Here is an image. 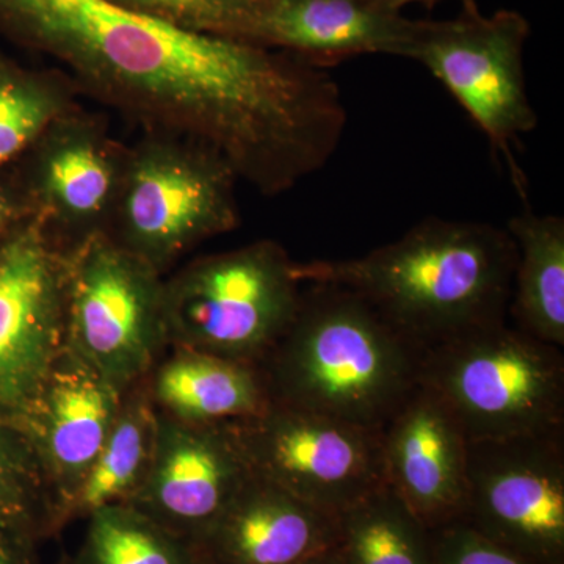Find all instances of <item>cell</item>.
<instances>
[{
  "mask_svg": "<svg viewBox=\"0 0 564 564\" xmlns=\"http://www.w3.org/2000/svg\"><path fill=\"white\" fill-rule=\"evenodd\" d=\"M0 33L50 55L77 91L143 135L214 152L265 196L322 170L347 126L325 69L288 52L181 31L111 0H0Z\"/></svg>",
  "mask_w": 564,
  "mask_h": 564,
  "instance_id": "cell-1",
  "label": "cell"
},
{
  "mask_svg": "<svg viewBox=\"0 0 564 564\" xmlns=\"http://www.w3.org/2000/svg\"><path fill=\"white\" fill-rule=\"evenodd\" d=\"M516 258L507 229L429 217L361 258L296 262V276L358 293L425 351L507 322Z\"/></svg>",
  "mask_w": 564,
  "mask_h": 564,
  "instance_id": "cell-2",
  "label": "cell"
},
{
  "mask_svg": "<svg viewBox=\"0 0 564 564\" xmlns=\"http://www.w3.org/2000/svg\"><path fill=\"white\" fill-rule=\"evenodd\" d=\"M422 356L358 293L304 284L295 318L258 367L272 403L380 433L417 388Z\"/></svg>",
  "mask_w": 564,
  "mask_h": 564,
  "instance_id": "cell-3",
  "label": "cell"
},
{
  "mask_svg": "<svg viewBox=\"0 0 564 564\" xmlns=\"http://www.w3.org/2000/svg\"><path fill=\"white\" fill-rule=\"evenodd\" d=\"M419 384L448 408L469 443L564 432L563 348L508 322L423 351Z\"/></svg>",
  "mask_w": 564,
  "mask_h": 564,
  "instance_id": "cell-4",
  "label": "cell"
},
{
  "mask_svg": "<svg viewBox=\"0 0 564 564\" xmlns=\"http://www.w3.org/2000/svg\"><path fill=\"white\" fill-rule=\"evenodd\" d=\"M303 289L274 240L193 259L165 276L170 347L259 366L295 318Z\"/></svg>",
  "mask_w": 564,
  "mask_h": 564,
  "instance_id": "cell-5",
  "label": "cell"
},
{
  "mask_svg": "<svg viewBox=\"0 0 564 564\" xmlns=\"http://www.w3.org/2000/svg\"><path fill=\"white\" fill-rule=\"evenodd\" d=\"M237 182L214 152L143 135L129 148L107 234L166 276L196 247L239 226Z\"/></svg>",
  "mask_w": 564,
  "mask_h": 564,
  "instance_id": "cell-6",
  "label": "cell"
},
{
  "mask_svg": "<svg viewBox=\"0 0 564 564\" xmlns=\"http://www.w3.org/2000/svg\"><path fill=\"white\" fill-rule=\"evenodd\" d=\"M65 254L66 347L126 392L170 348L165 274L107 232Z\"/></svg>",
  "mask_w": 564,
  "mask_h": 564,
  "instance_id": "cell-7",
  "label": "cell"
},
{
  "mask_svg": "<svg viewBox=\"0 0 564 564\" xmlns=\"http://www.w3.org/2000/svg\"><path fill=\"white\" fill-rule=\"evenodd\" d=\"M529 35V21L518 11L488 17L475 0H463L454 20L419 21L406 57L425 66L488 137L496 159L507 161L522 198L527 181L514 147L538 124L524 70Z\"/></svg>",
  "mask_w": 564,
  "mask_h": 564,
  "instance_id": "cell-8",
  "label": "cell"
},
{
  "mask_svg": "<svg viewBox=\"0 0 564 564\" xmlns=\"http://www.w3.org/2000/svg\"><path fill=\"white\" fill-rule=\"evenodd\" d=\"M251 474L339 516L384 486L380 433L272 403L234 422Z\"/></svg>",
  "mask_w": 564,
  "mask_h": 564,
  "instance_id": "cell-9",
  "label": "cell"
},
{
  "mask_svg": "<svg viewBox=\"0 0 564 564\" xmlns=\"http://www.w3.org/2000/svg\"><path fill=\"white\" fill-rule=\"evenodd\" d=\"M463 522L533 564H564V432L469 443Z\"/></svg>",
  "mask_w": 564,
  "mask_h": 564,
  "instance_id": "cell-10",
  "label": "cell"
},
{
  "mask_svg": "<svg viewBox=\"0 0 564 564\" xmlns=\"http://www.w3.org/2000/svg\"><path fill=\"white\" fill-rule=\"evenodd\" d=\"M66 254L39 221L0 248V422L25 430L66 347Z\"/></svg>",
  "mask_w": 564,
  "mask_h": 564,
  "instance_id": "cell-11",
  "label": "cell"
},
{
  "mask_svg": "<svg viewBox=\"0 0 564 564\" xmlns=\"http://www.w3.org/2000/svg\"><path fill=\"white\" fill-rule=\"evenodd\" d=\"M129 148L80 107L52 122L18 173L36 221L63 252L107 232Z\"/></svg>",
  "mask_w": 564,
  "mask_h": 564,
  "instance_id": "cell-12",
  "label": "cell"
},
{
  "mask_svg": "<svg viewBox=\"0 0 564 564\" xmlns=\"http://www.w3.org/2000/svg\"><path fill=\"white\" fill-rule=\"evenodd\" d=\"M250 477L232 423H187L158 413L150 469L128 505L196 544Z\"/></svg>",
  "mask_w": 564,
  "mask_h": 564,
  "instance_id": "cell-13",
  "label": "cell"
},
{
  "mask_svg": "<svg viewBox=\"0 0 564 564\" xmlns=\"http://www.w3.org/2000/svg\"><path fill=\"white\" fill-rule=\"evenodd\" d=\"M384 485L426 529L463 521L469 440L440 399L419 384L380 430Z\"/></svg>",
  "mask_w": 564,
  "mask_h": 564,
  "instance_id": "cell-14",
  "label": "cell"
},
{
  "mask_svg": "<svg viewBox=\"0 0 564 564\" xmlns=\"http://www.w3.org/2000/svg\"><path fill=\"white\" fill-rule=\"evenodd\" d=\"M122 397L121 389L68 347L47 375L24 432L50 486L58 532L109 436Z\"/></svg>",
  "mask_w": 564,
  "mask_h": 564,
  "instance_id": "cell-15",
  "label": "cell"
},
{
  "mask_svg": "<svg viewBox=\"0 0 564 564\" xmlns=\"http://www.w3.org/2000/svg\"><path fill=\"white\" fill-rule=\"evenodd\" d=\"M417 24L375 0H262L251 44L325 69L364 54L406 58Z\"/></svg>",
  "mask_w": 564,
  "mask_h": 564,
  "instance_id": "cell-16",
  "label": "cell"
},
{
  "mask_svg": "<svg viewBox=\"0 0 564 564\" xmlns=\"http://www.w3.org/2000/svg\"><path fill=\"white\" fill-rule=\"evenodd\" d=\"M339 516L251 477L196 543L207 564H299L336 547Z\"/></svg>",
  "mask_w": 564,
  "mask_h": 564,
  "instance_id": "cell-17",
  "label": "cell"
},
{
  "mask_svg": "<svg viewBox=\"0 0 564 564\" xmlns=\"http://www.w3.org/2000/svg\"><path fill=\"white\" fill-rule=\"evenodd\" d=\"M155 411L187 423H234L272 404L258 366L170 347L143 380Z\"/></svg>",
  "mask_w": 564,
  "mask_h": 564,
  "instance_id": "cell-18",
  "label": "cell"
},
{
  "mask_svg": "<svg viewBox=\"0 0 564 564\" xmlns=\"http://www.w3.org/2000/svg\"><path fill=\"white\" fill-rule=\"evenodd\" d=\"M516 245L508 315L521 332L564 347V220L524 210L507 225Z\"/></svg>",
  "mask_w": 564,
  "mask_h": 564,
  "instance_id": "cell-19",
  "label": "cell"
},
{
  "mask_svg": "<svg viewBox=\"0 0 564 564\" xmlns=\"http://www.w3.org/2000/svg\"><path fill=\"white\" fill-rule=\"evenodd\" d=\"M155 434L158 411L141 381L124 392L109 436L66 510L65 525L131 502L150 469Z\"/></svg>",
  "mask_w": 564,
  "mask_h": 564,
  "instance_id": "cell-20",
  "label": "cell"
},
{
  "mask_svg": "<svg viewBox=\"0 0 564 564\" xmlns=\"http://www.w3.org/2000/svg\"><path fill=\"white\" fill-rule=\"evenodd\" d=\"M337 552L344 564H432V530L388 488L339 514Z\"/></svg>",
  "mask_w": 564,
  "mask_h": 564,
  "instance_id": "cell-21",
  "label": "cell"
},
{
  "mask_svg": "<svg viewBox=\"0 0 564 564\" xmlns=\"http://www.w3.org/2000/svg\"><path fill=\"white\" fill-rule=\"evenodd\" d=\"M76 95L65 74L28 69L0 54V170L20 162L52 122L77 109Z\"/></svg>",
  "mask_w": 564,
  "mask_h": 564,
  "instance_id": "cell-22",
  "label": "cell"
},
{
  "mask_svg": "<svg viewBox=\"0 0 564 564\" xmlns=\"http://www.w3.org/2000/svg\"><path fill=\"white\" fill-rule=\"evenodd\" d=\"M74 564H207L192 541L155 524L129 505L88 516Z\"/></svg>",
  "mask_w": 564,
  "mask_h": 564,
  "instance_id": "cell-23",
  "label": "cell"
},
{
  "mask_svg": "<svg viewBox=\"0 0 564 564\" xmlns=\"http://www.w3.org/2000/svg\"><path fill=\"white\" fill-rule=\"evenodd\" d=\"M57 532L54 500L28 433L0 422V533L40 543Z\"/></svg>",
  "mask_w": 564,
  "mask_h": 564,
  "instance_id": "cell-24",
  "label": "cell"
},
{
  "mask_svg": "<svg viewBox=\"0 0 564 564\" xmlns=\"http://www.w3.org/2000/svg\"><path fill=\"white\" fill-rule=\"evenodd\" d=\"M173 28L250 43L262 0H111Z\"/></svg>",
  "mask_w": 564,
  "mask_h": 564,
  "instance_id": "cell-25",
  "label": "cell"
},
{
  "mask_svg": "<svg viewBox=\"0 0 564 564\" xmlns=\"http://www.w3.org/2000/svg\"><path fill=\"white\" fill-rule=\"evenodd\" d=\"M432 564H533L492 544L463 521L432 530Z\"/></svg>",
  "mask_w": 564,
  "mask_h": 564,
  "instance_id": "cell-26",
  "label": "cell"
},
{
  "mask_svg": "<svg viewBox=\"0 0 564 564\" xmlns=\"http://www.w3.org/2000/svg\"><path fill=\"white\" fill-rule=\"evenodd\" d=\"M35 220V212L20 180L0 177V248Z\"/></svg>",
  "mask_w": 564,
  "mask_h": 564,
  "instance_id": "cell-27",
  "label": "cell"
},
{
  "mask_svg": "<svg viewBox=\"0 0 564 564\" xmlns=\"http://www.w3.org/2000/svg\"><path fill=\"white\" fill-rule=\"evenodd\" d=\"M35 541L0 533V564H41Z\"/></svg>",
  "mask_w": 564,
  "mask_h": 564,
  "instance_id": "cell-28",
  "label": "cell"
},
{
  "mask_svg": "<svg viewBox=\"0 0 564 564\" xmlns=\"http://www.w3.org/2000/svg\"><path fill=\"white\" fill-rule=\"evenodd\" d=\"M375 2H377L378 6L383 7L386 10L400 13L403 7L410 6V3H423V6L432 9V7L436 6V3L441 2V0H375Z\"/></svg>",
  "mask_w": 564,
  "mask_h": 564,
  "instance_id": "cell-29",
  "label": "cell"
},
{
  "mask_svg": "<svg viewBox=\"0 0 564 564\" xmlns=\"http://www.w3.org/2000/svg\"><path fill=\"white\" fill-rule=\"evenodd\" d=\"M299 564H344V562L343 558H340L337 549L333 547L329 549V551L323 552V554L315 555L313 558L304 560V562Z\"/></svg>",
  "mask_w": 564,
  "mask_h": 564,
  "instance_id": "cell-30",
  "label": "cell"
},
{
  "mask_svg": "<svg viewBox=\"0 0 564 564\" xmlns=\"http://www.w3.org/2000/svg\"><path fill=\"white\" fill-rule=\"evenodd\" d=\"M57 564H74L73 556H63L61 562H58Z\"/></svg>",
  "mask_w": 564,
  "mask_h": 564,
  "instance_id": "cell-31",
  "label": "cell"
}]
</instances>
